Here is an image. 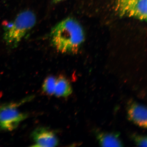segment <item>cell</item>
<instances>
[{
  "mask_svg": "<svg viewBox=\"0 0 147 147\" xmlns=\"http://www.w3.org/2000/svg\"><path fill=\"white\" fill-rule=\"evenodd\" d=\"M51 41L56 50L63 54H75L84 41L81 25L73 18H67L53 28Z\"/></svg>",
  "mask_w": 147,
  "mask_h": 147,
  "instance_id": "cell-1",
  "label": "cell"
},
{
  "mask_svg": "<svg viewBox=\"0 0 147 147\" xmlns=\"http://www.w3.org/2000/svg\"><path fill=\"white\" fill-rule=\"evenodd\" d=\"M35 14L30 10L23 11L18 15L10 28L5 31L4 39L8 45L14 47L18 45L28 32L34 26Z\"/></svg>",
  "mask_w": 147,
  "mask_h": 147,
  "instance_id": "cell-2",
  "label": "cell"
},
{
  "mask_svg": "<svg viewBox=\"0 0 147 147\" xmlns=\"http://www.w3.org/2000/svg\"><path fill=\"white\" fill-rule=\"evenodd\" d=\"M25 99L21 102L11 103L0 106V128L12 131L17 128L20 123L28 117L27 114L22 113L18 107L28 99Z\"/></svg>",
  "mask_w": 147,
  "mask_h": 147,
  "instance_id": "cell-3",
  "label": "cell"
},
{
  "mask_svg": "<svg viewBox=\"0 0 147 147\" xmlns=\"http://www.w3.org/2000/svg\"><path fill=\"white\" fill-rule=\"evenodd\" d=\"M115 9L121 16L141 21L147 19V0H115Z\"/></svg>",
  "mask_w": 147,
  "mask_h": 147,
  "instance_id": "cell-4",
  "label": "cell"
},
{
  "mask_svg": "<svg viewBox=\"0 0 147 147\" xmlns=\"http://www.w3.org/2000/svg\"><path fill=\"white\" fill-rule=\"evenodd\" d=\"M35 144L33 146L54 147L57 146L59 141L54 132L47 128L36 129L32 134Z\"/></svg>",
  "mask_w": 147,
  "mask_h": 147,
  "instance_id": "cell-5",
  "label": "cell"
},
{
  "mask_svg": "<svg viewBox=\"0 0 147 147\" xmlns=\"http://www.w3.org/2000/svg\"><path fill=\"white\" fill-rule=\"evenodd\" d=\"M129 119L141 127H147V108L136 102L130 104L127 109Z\"/></svg>",
  "mask_w": 147,
  "mask_h": 147,
  "instance_id": "cell-6",
  "label": "cell"
},
{
  "mask_svg": "<svg viewBox=\"0 0 147 147\" xmlns=\"http://www.w3.org/2000/svg\"><path fill=\"white\" fill-rule=\"evenodd\" d=\"M119 136L117 133H100L97 135V139L102 147H122L123 143Z\"/></svg>",
  "mask_w": 147,
  "mask_h": 147,
  "instance_id": "cell-7",
  "label": "cell"
},
{
  "mask_svg": "<svg viewBox=\"0 0 147 147\" xmlns=\"http://www.w3.org/2000/svg\"><path fill=\"white\" fill-rule=\"evenodd\" d=\"M72 92V88L68 80L63 75L56 78L54 95L57 97H67Z\"/></svg>",
  "mask_w": 147,
  "mask_h": 147,
  "instance_id": "cell-8",
  "label": "cell"
},
{
  "mask_svg": "<svg viewBox=\"0 0 147 147\" xmlns=\"http://www.w3.org/2000/svg\"><path fill=\"white\" fill-rule=\"evenodd\" d=\"M56 78L53 76L47 77L44 81L42 86L43 92L49 95H54Z\"/></svg>",
  "mask_w": 147,
  "mask_h": 147,
  "instance_id": "cell-9",
  "label": "cell"
},
{
  "mask_svg": "<svg viewBox=\"0 0 147 147\" xmlns=\"http://www.w3.org/2000/svg\"><path fill=\"white\" fill-rule=\"evenodd\" d=\"M133 139L137 146H147V137L146 136L135 135L133 136Z\"/></svg>",
  "mask_w": 147,
  "mask_h": 147,
  "instance_id": "cell-10",
  "label": "cell"
},
{
  "mask_svg": "<svg viewBox=\"0 0 147 147\" xmlns=\"http://www.w3.org/2000/svg\"><path fill=\"white\" fill-rule=\"evenodd\" d=\"M65 1H66V0H53V2L55 3H59Z\"/></svg>",
  "mask_w": 147,
  "mask_h": 147,
  "instance_id": "cell-11",
  "label": "cell"
}]
</instances>
